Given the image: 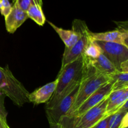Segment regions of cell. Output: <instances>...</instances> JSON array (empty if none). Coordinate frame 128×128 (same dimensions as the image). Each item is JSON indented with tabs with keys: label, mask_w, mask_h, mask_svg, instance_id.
<instances>
[{
	"label": "cell",
	"mask_w": 128,
	"mask_h": 128,
	"mask_svg": "<svg viewBox=\"0 0 128 128\" xmlns=\"http://www.w3.org/2000/svg\"><path fill=\"white\" fill-rule=\"evenodd\" d=\"M84 58L82 54L75 61L61 68L58 76V83L52 97L46 102V110L50 109L57 104L61 94L66 88L81 80L83 71Z\"/></svg>",
	"instance_id": "obj_1"
},
{
	"label": "cell",
	"mask_w": 128,
	"mask_h": 128,
	"mask_svg": "<svg viewBox=\"0 0 128 128\" xmlns=\"http://www.w3.org/2000/svg\"><path fill=\"white\" fill-rule=\"evenodd\" d=\"M0 91L18 106H22L29 102L28 96L30 92L14 77L8 66H0Z\"/></svg>",
	"instance_id": "obj_2"
},
{
	"label": "cell",
	"mask_w": 128,
	"mask_h": 128,
	"mask_svg": "<svg viewBox=\"0 0 128 128\" xmlns=\"http://www.w3.org/2000/svg\"><path fill=\"white\" fill-rule=\"evenodd\" d=\"M112 81L111 76L96 72L90 76H82L75 101L66 116H71L78 108L99 88Z\"/></svg>",
	"instance_id": "obj_3"
},
{
	"label": "cell",
	"mask_w": 128,
	"mask_h": 128,
	"mask_svg": "<svg viewBox=\"0 0 128 128\" xmlns=\"http://www.w3.org/2000/svg\"><path fill=\"white\" fill-rule=\"evenodd\" d=\"M72 29L78 31L80 38L71 48H65L62 59L61 68L77 60L84 52L86 47L91 41L90 36L91 31L89 30L86 22L80 20H74L72 22Z\"/></svg>",
	"instance_id": "obj_4"
},
{
	"label": "cell",
	"mask_w": 128,
	"mask_h": 128,
	"mask_svg": "<svg viewBox=\"0 0 128 128\" xmlns=\"http://www.w3.org/2000/svg\"><path fill=\"white\" fill-rule=\"evenodd\" d=\"M108 96L100 104L92 108L80 117H74L73 128H92L106 116Z\"/></svg>",
	"instance_id": "obj_5"
},
{
	"label": "cell",
	"mask_w": 128,
	"mask_h": 128,
	"mask_svg": "<svg viewBox=\"0 0 128 128\" xmlns=\"http://www.w3.org/2000/svg\"><path fill=\"white\" fill-rule=\"evenodd\" d=\"M101 49L103 54L120 71V66L124 61L128 60V47L115 42L94 41Z\"/></svg>",
	"instance_id": "obj_6"
},
{
	"label": "cell",
	"mask_w": 128,
	"mask_h": 128,
	"mask_svg": "<svg viewBox=\"0 0 128 128\" xmlns=\"http://www.w3.org/2000/svg\"><path fill=\"white\" fill-rule=\"evenodd\" d=\"M79 83L74 89L66 96L61 99L55 106L50 109L46 110V115L50 124L59 123L63 116L67 115L75 101L79 88L80 86Z\"/></svg>",
	"instance_id": "obj_7"
},
{
	"label": "cell",
	"mask_w": 128,
	"mask_h": 128,
	"mask_svg": "<svg viewBox=\"0 0 128 128\" xmlns=\"http://www.w3.org/2000/svg\"><path fill=\"white\" fill-rule=\"evenodd\" d=\"M112 85H113V81L112 80L99 88L76 110V111L72 114L71 116L80 117L89 110L100 104L112 91Z\"/></svg>",
	"instance_id": "obj_8"
},
{
	"label": "cell",
	"mask_w": 128,
	"mask_h": 128,
	"mask_svg": "<svg viewBox=\"0 0 128 128\" xmlns=\"http://www.w3.org/2000/svg\"><path fill=\"white\" fill-rule=\"evenodd\" d=\"M90 36L92 41L115 42L128 47V32L124 28L104 32H90Z\"/></svg>",
	"instance_id": "obj_9"
},
{
	"label": "cell",
	"mask_w": 128,
	"mask_h": 128,
	"mask_svg": "<svg viewBox=\"0 0 128 128\" xmlns=\"http://www.w3.org/2000/svg\"><path fill=\"white\" fill-rule=\"evenodd\" d=\"M58 80L47 83L42 87L37 89L28 96L29 102H32L34 104L47 102L52 97L57 86Z\"/></svg>",
	"instance_id": "obj_10"
},
{
	"label": "cell",
	"mask_w": 128,
	"mask_h": 128,
	"mask_svg": "<svg viewBox=\"0 0 128 128\" xmlns=\"http://www.w3.org/2000/svg\"><path fill=\"white\" fill-rule=\"evenodd\" d=\"M5 18L6 30L10 33H14L28 18L27 12L15 4H12L10 13Z\"/></svg>",
	"instance_id": "obj_11"
},
{
	"label": "cell",
	"mask_w": 128,
	"mask_h": 128,
	"mask_svg": "<svg viewBox=\"0 0 128 128\" xmlns=\"http://www.w3.org/2000/svg\"><path fill=\"white\" fill-rule=\"evenodd\" d=\"M84 57L94 68L97 72L111 76L119 71L114 66L113 64L103 54H101L97 58L95 59H90L85 57L84 56Z\"/></svg>",
	"instance_id": "obj_12"
},
{
	"label": "cell",
	"mask_w": 128,
	"mask_h": 128,
	"mask_svg": "<svg viewBox=\"0 0 128 128\" xmlns=\"http://www.w3.org/2000/svg\"><path fill=\"white\" fill-rule=\"evenodd\" d=\"M48 23L55 30V31L58 34L60 38L64 43L65 48H69L72 47L80 38V35L79 32L76 30H74V29L64 30L61 28L58 27L50 21L48 22Z\"/></svg>",
	"instance_id": "obj_13"
},
{
	"label": "cell",
	"mask_w": 128,
	"mask_h": 128,
	"mask_svg": "<svg viewBox=\"0 0 128 128\" xmlns=\"http://www.w3.org/2000/svg\"><path fill=\"white\" fill-rule=\"evenodd\" d=\"M28 18L33 20L40 26H43L46 21L44 14L42 10V6L34 4L30 6L26 11Z\"/></svg>",
	"instance_id": "obj_14"
},
{
	"label": "cell",
	"mask_w": 128,
	"mask_h": 128,
	"mask_svg": "<svg viewBox=\"0 0 128 128\" xmlns=\"http://www.w3.org/2000/svg\"><path fill=\"white\" fill-rule=\"evenodd\" d=\"M111 77L113 81L112 91L128 88V72L118 71Z\"/></svg>",
	"instance_id": "obj_15"
},
{
	"label": "cell",
	"mask_w": 128,
	"mask_h": 128,
	"mask_svg": "<svg viewBox=\"0 0 128 128\" xmlns=\"http://www.w3.org/2000/svg\"><path fill=\"white\" fill-rule=\"evenodd\" d=\"M101 54H102L101 49L94 41L91 40L82 54L88 58L95 59L97 58Z\"/></svg>",
	"instance_id": "obj_16"
},
{
	"label": "cell",
	"mask_w": 128,
	"mask_h": 128,
	"mask_svg": "<svg viewBox=\"0 0 128 128\" xmlns=\"http://www.w3.org/2000/svg\"><path fill=\"white\" fill-rule=\"evenodd\" d=\"M12 4H15L24 11H27L29 8L34 4L42 6V0H12Z\"/></svg>",
	"instance_id": "obj_17"
},
{
	"label": "cell",
	"mask_w": 128,
	"mask_h": 128,
	"mask_svg": "<svg viewBox=\"0 0 128 128\" xmlns=\"http://www.w3.org/2000/svg\"><path fill=\"white\" fill-rule=\"evenodd\" d=\"M126 112H128V111L118 112L110 116L108 123V128H121V121Z\"/></svg>",
	"instance_id": "obj_18"
},
{
	"label": "cell",
	"mask_w": 128,
	"mask_h": 128,
	"mask_svg": "<svg viewBox=\"0 0 128 128\" xmlns=\"http://www.w3.org/2000/svg\"><path fill=\"white\" fill-rule=\"evenodd\" d=\"M4 98L5 95L4 94H0V128H6L8 125L6 122L8 112L4 106Z\"/></svg>",
	"instance_id": "obj_19"
},
{
	"label": "cell",
	"mask_w": 128,
	"mask_h": 128,
	"mask_svg": "<svg viewBox=\"0 0 128 128\" xmlns=\"http://www.w3.org/2000/svg\"><path fill=\"white\" fill-rule=\"evenodd\" d=\"M12 5L8 0H0V12L4 18L10 13Z\"/></svg>",
	"instance_id": "obj_20"
},
{
	"label": "cell",
	"mask_w": 128,
	"mask_h": 128,
	"mask_svg": "<svg viewBox=\"0 0 128 128\" xmlns=\"http://www.w3.org/2000/svg\"><path fill=\"white\" fill-rule=\"evenodd\" d=\"M74 120V116H65L61 119L60 123L62 125V128H73Z\"/></svg>",
	"instance_id": "obj_21"
},
{
	"label": "cell",
	"mask_w": 128,
	"mask_h": 128,
	"mask_svg": "<svg viewBox=\"0 0 128 128\" xmlns=\"http://www.w3.org/2000/svg\"><path fill=\"white\" fill-rule=\"evenodd\" d=\"M110 116L104 118L103 120L100 121L96 125H95L92 128H108L109 120H110Z\"/></svg>",
	"instance_id": "obj_22"
},
{
	"label": "cell",
	"mask_w": 128,
	"mask_h": 128,
	"mask_svg": "<svg viewBox=\"0 0 128 128\" xmlns=\"http://www.w3.org/2000/svg\"><path fill=\"white\" fill-rule=\"evenodd\" d=\"M120 71L121 72H128V60L122 62L120 66Z\"/></svg>",
	"instance_id": "obj_23"
},
{
	"label": "cell",
	"mask_w": 128,
	"mask_h": 128,
	"mask_svg": "<svg viewBox=\"0 0 128 128\" xmlns=\"http://www.w3.org/2000/svg\"><path fill=\"white\" fill-rule=\"evenodd\" d=\"M50 128H62V125L61 123H56V124H50Z\"/></svg>",
	"instance_id": "obj_24"
},
{
	"label": "cell",
	"mask_w": 128,
	"mask_h": 128,
	"mask_svg": "<svg viewBox=\"0 0 128 128\" xmlns=\"http://www.w3.org/2000/svg\"><path fill=\"white\" fill-rule=\"evenodd\" d=\"M6 128H10V127H9L8 126V125H7V126H6Z\"/></svg>",
	"instance_id": "obj_25"
},
{
	"label": "cell",
	"mask_w": 128,
	"mask_h": 128,
	"mask_svg": "<svg viewBox=\"0 0 128 128\" xmlns=\"http://www.w3.org/2000/svg\"></svg>",
	"instance_id": "obj_26"
}]
</instances>
